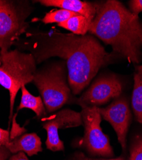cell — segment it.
Listing matches in <instances>:
<instances>
[{
  "label": "cell",
  "mask_w": 142,
  "mask_h": 160,
  "mask_svg": "<svg viewBox=\"0 0 142 160\" xmlns=\"http://www.w3.org/2000/svg\"><path fill=\"white\" fill-rule=\"evenodd\" d=\"M66 62L55 63L37 71L33 82L38 89L46 111L53 112L72 99L67 83Z\"/></svg>",
  "instance_id": "obj_4"
},
{
  "label": "cell",
  "mask_w": 142,
  "mask_h": 160,
  "mask_svg": "<svg viewBox=\"0 0 142 160\" xmlns=\"http://www.w3.org/2000/svg\"><path fill=\"white\" fill-rule=\"evenodd\" d=\"M28 36L30 39L23 42L24 49L30 51L37 63L53 57L66 60L69 85L74 95L80 94L99 69L113 58V55L90 35L64 33L52 29Z\"/></svg>",
  "instance_id": "obj_1"
},
{
  "label": "cell",
  "mask_w": 142,
  "mask_h": 160,
  "mask_svg": "<svg viewBox=\"0 0 142 160\" xmlns=\"http://www.w3.org/2000/svg\"><path fill=\"white\" fill-rule=\"evenodd\" d=\"M88 31L130 63L140 62L142 24L120 2L108 0L99 5Z\"/></svg>",
  "instance_id": "obj_2"
},
{
  "label": "cell",
  "mask_w": 142,
  "mask_h": 160,
  "mask_svg": "<svg viewBox=\"0 0 142 160\" xmlns=\"http://www.w3.org/2000/svg\"><path fill=\"white\" fill-rule=\"evenodd\" d=\"M92 21L81 15L73 16L67 21L58 24V26L71 31L77 35H85Z\"/></svg>",
  "instance_id": "obj_14"
},
{
  "label": "cell",
  "mask_w": 142,
  "mask_h": 160,
  "mask_svg": "<svg viewBox=\"0 0 142 160\" xmlns=\"http://www.w3.org/2000/svg\"><path fill=\"white\" fill-rule=\"evenodd\" d=\"M81 115L85 128V134L81 141L83 145L94 155L113 156L114 154L108 138L100 128L102 118L99 107L82 108Z\"/></svg>",
  "instance_id": "obj_6"
},
{
  "label": "cell",
  "mask_w": 142,
  "mask_h": 160,
  "mask_svg": "<svg viewBox=\"0 0 142 160\" xmlns=\"http://www.w3.org/2000/svg\"><path fill=\"white\" fill-rule=\"evenodd\" d=\"M10 151L5 146L0 145V160H6L10 156Z\"/></svg>",
  "instance_id": "obj_20"
},
{
  "label": "cell",
  "mask_w": 142,
  "mask_h": 160,
  "mask_svg": "<svg viewBox=\"0 0 142 160\" xmlns=\"http://www.w3.org/2000/svg\"><path fill=\"white\" fill-rule=\"evenodd\" d=\"M77 15L80 14L65 9L55 10L47 13L42 21L45 24H50L55 22L60 24L67 21L69 19L73 16Z\"/></svg>",
  "instance_id": "obj_15"
},
{
  "label": "cell",
  "mask_w": 142,
  "mask_h": 160,
  "mask_svg": "<svg viewBox=\"0 0 142 160\" xmlns=\"http://www.w3.org/2000/svg\"><path fill=\"white\" fill-rule=\"evenodd\" d=\"M30 14L16 2L0 0V51H10L12 45L25 33Z\"/></svg>",
  "instance_id": "obj_5"
},
{
  "label": "cell",
  "mask_w": 142,
  "mask_h": 160,
  "mask_svg": "<svg viewBox=\"0 0 142 160\" xmlns=\"http://www.w3.org/2000/svg\"><path fill=\"white\" fill-rule=\"evenodd\" d=\"M99 111L101 117L112 126L122 148L125 149L126 136L131 117L127 101L124 98H119L107 107L99 108Z\"/></svg>",
  "instance_id": "obj_9"
},
{
  "label": "cell",
  "mask_w": 142,
  "mask_h": 160,
  "mask_svg": "<svg viewBox=\"0 0 142 160\" xmlns=\"http://www.w3.org/2000/svg\"><path fill=\"white\" fill-rule=\"evenodd\" d=\"M71 160H124L122 158H115V159H92L88 158L87 156H86L83 152H77L74 154V156H73V158H72Z\"/></svg>",
  "instance_id": "obj_19"
},
{
  "label": "cell",
  "mask_w": 142,
  "mask_h": 160,
  "mask_svg": "<svg viewBox=\"0 0 142 160\" xmlns=\"http://www.w3.org/2000/svg\"><path fill=\"white\" fill-rule=\"evenodd\" d=\"M11 153L24 152L32 156L42 151L41 138L36 133L25 134L10 140L7 148Z\"/></svg>",
  "instance_id": "obj_11"
},
{
  "label": "cell",
  "mask_w": 142,
  "mask_h": 160,
  "mask_svg": "<svg viewBox=\"0 0 142 160\" xmlns=\"http://www.w3.org/2000/svg\"><path fill=\"white\" fill-rule=\"evenodd\" d=\"M132 107L137 121L142 124V65L136 67L134 74Z\"/></svg>",
  "instance_id": "obj_12"
},
{
  "label": "cell",
  "mask_w": 142,
  "mask_h": 160,
  "mask_svg": "<svg viewBox=\"0 0 142 160\" xmlns=\"http://www.w3.org/2000/svg\"><path fill=\"white\" fill-rule=\"evenodd\" d=\"M130 160H142V137L136 138L132 144Z\"/></svg>",
  "instance_id": "obj_16"
},
{
  "label": "cell",
  "mask_w": 142,
  "mask_h": 160,
  "mask_svg": "<svg viewBox=\"0 0 142 160\" xmlns=\"http://www.w3.org/2000/svg\"><path fill=\"white\" fill-rule=\"evenodd\" d=\"M8 160H29L23 152H19L12 156Z\"/></svg>",
  "instance_id": "obj_21"
},
{
  "label": "cell",
  "mask_w": 142,
  "mask_h": 160,
  "mask_svg": "<svg viewBox=\"0 0 142 160\" xmlns=\"http://www.w3.org/2000/svg\"><path fill=\"white\" fill-rule=\"evenodd\" d=\"M43 128L46 130L47 148L52 151L64 150L63 142L59 138L58 129L83 125L81 113L71 109H63L42 119Z\"/></svg>",
  "instance_id": "obj_8"
},
{
  "label": "cell",
  "mask_w": 142,
  "mask_h": 160,
  "mask_svg": "<svg viewBox=\"0 0 142 160\" xmlns=\"http://www.w3.org/2000/svg\"><path fill=\"white\" fill-rule=\"evenodd\" d=\"M21 89L22 92L21 101L17 110L29 108L36 113L38 118L46 115L43 101L41 96L36 97L31 94L25 87V85L22 86Z\"/></svg>",
  "instance_id": "obj_13"
},
{
  "label": "cell",
  "mask_w": 142,
  "mask_h": 160,
  "mask_svg": "<svg viewBox=\"0 0 142 160\" xmlns=\"http://www.w3.org/2000/svg\"><path fill=\"white\" fill-rule=\"evenodd\" d=\"M122 92V84L115 74L98 78L83 94L76 99V103L82 108L105 104L113 99L120 97Z\"/></svg>",
  "instance_id": "obj_7"
},
{
  "label": "cell",
  "mask_w": 142,
  "mask_h": 160,
  "mask_svg": "<svg viewBox=\"0 0 142 160\" xmlns=\"http://www.w3.org/2000/svg\"><path fill=\"white\" fill-rule=\"evenodd\" d=\"M1 52L2 63L0 66V85L10 93V122L19 90L23 85L33 82L37 72V62L30 52L18 49Z\"/></svg>",
  "instance_id": "obj_3"
},
{
  "label": "cell",
  "mask_w": 142,
  "mask_h": 160,
  "mask_svg": "<svg viewBox=\"0 0 142 160\" xmlns=\"http://www.w3.org/2000/svg\"><path fill=\"white\" fill-rule=\"evenodd\" d=\"M37 2L46 7H59L60 9L77 13L91 21L94 19L99 5L97 3L80 0H41Z\"/></svg>",
  "instance_id": "obj_10"
},
{
  "label": "cell",
  "mask_w": 142,
  "mask_h": 160,
  "mask_svg": "<svg viewBox=\"0 0 142 160\" xmlns=\"http://www.w3.org/2000/svg\"><path fill=\"white\" fill-rule=\"evenodd\" d=\"M2 63V55H1V52H0V66H1Z\"/></svg>",
  "instance_id": "obj_22"
},
{
  "label": "cell",
  "mask_w": 142,
  "mask_h": 160,
  "mask_svg": "<svg viewBox=\"0 0 142 160\" xmlns=\"http://www.w3.org/2000/svg\"><path fill=\"white\" fill-rule=\"evenodd\" d=\"M131 12L136 16L142 12V0H133L130 2Z\"/></svg>",
  "instance_id": "obj_17"
},
{
  "label": "cell",
  "mask_w": 142,
  "mask_h": 160,
  "mask_svg": "<svg viewBox=\"0 0 142 160\" xmlns=\"http://www.w3.org/2000/svg\"><path fill=\"white\" fill-rule=\"evenodd\" d=\"M10 140L11 138L9 131L0 128V145L5 146L7 148Z\"/></svg>",
  "instance_id": "obj_18"
}]
</instances>
